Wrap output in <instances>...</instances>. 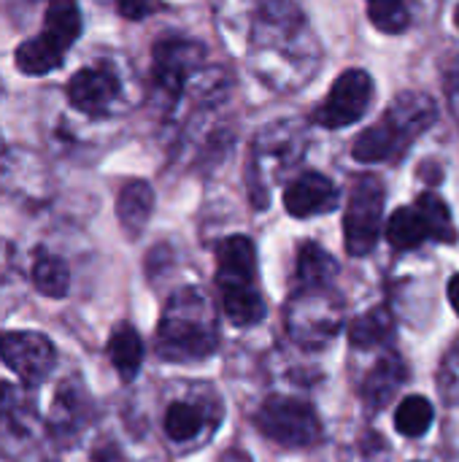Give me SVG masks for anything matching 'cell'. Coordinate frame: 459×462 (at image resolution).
Instances as JSON below:
<instances>
[{
    "label": "cell",
    "mask_w": 459,
    "mask_h": 462,
    "mask_svg": "<svg viewBox=\"0 0 459 462\" xmlns=\"http://www.w3.org/2000/svg\"><path fill=\"white\" fill-rule=\"evenodd\" d=\"M417 208L425 217V222H427V227H430L436 241H444V244H454L457 241V230H454L449 206L436 192H422L419 200H417Z\"/></svg>",
    "instance_id": "obj_22"
},
{
    "label": "cell",
    "mask_w": 459,
    "mask_h": 462,
    "mask_svg": "<svg viewBox=\"0 0 459 462\" xmlns=\"http://www.w3.org/2000/svg\"><path fill=\"white\" fill-rule=\"evenodd\" d=\"M257 276V249L246 236H230L216 246V282L225 290L252 287Z\"/></svg>",
    "instance_id": "obj_8"
},
{
    "label": "cell",
    "mask_w": 459,
    "mask_h": 462,
    "mask_svg": "<svg viewBox=\"0 0 459 462\" xmlns=\"http://www.w3.org/2000/svg\"><path fill=\"white\" fill-rule=\"evenodd\" d=\"M16 68L27 76H43L49 70H54L62 57H65V49H60L54 41H49L43 32L38 38H27L24 43H19L16 49Z\"/></svg>",
    "instance_id": "obj_15"
},
{
    "label": "cell",
    "mask_w": 459,
    "mask_h": 462,
    "mask_svg": "<svg viewBox=\"0 0 459 462\" xmlns=\"http://www.w3.org/2000/svg\"><path fill=\"white\" fill-rule=\"evenodd\" d=\"M108 357L122 376V382H133L143 363V341L133 325H119L108 338Z\"/></svg>",
    "instance_id": "obj_13"
},
{
    "label": "cell",
    "mask_w": 459,
    "mask_h": 462,
    "mask_svg": "<svg viewBox=\"0 0 459 462\" xmlns=\"http://www.w3.org/2000/svg\"><path fill=\"white\" fill-rule=\"evenodd\" d=\"M454 22H457V30H459V5H457V11H454Z\"/></svg>",
    "instance_id": "obj_29"
},
{
    "label": "cell",
    "mask_w": 459,
    "mask_h": 462,
    "mask_svg": "<svg viewBox=\"0 0 459 462\" xmlns=\"http://www.w3.org/2000/svg\"><path fill=\"white\" fill-rule=\"evenodd\" d=\"M203 428V414L189 403H173L165 414V433L170 441H192Z\"/></svg>",
    "instance_id": "obj_23"
},
{
    "label": "cell",
    "mask_w": 459,
    "mask_h": 462,
    "mask_svg": "<svg viewBox=\"0 0 459 462\" xmlns=\"http://www.w3.org/2000/svg\"><path fill=\"white\" fill-rule=\"evenodd\" d=\"M335 206H338V189H335V184L327 176L317 173V171H308V173L298 176L287 187V192H284V208L292 217H298V219L333 211Z\"/></svg>",
    "instance_id": "obj_7"
},
{
    "label": "cell",
    "mask_w": 459,
    "mask_h": 462,
    "mask_svg": "<svg viewBox=\"0 0 459 462\" xmlns=\"http://www.w3.org/2000/svg\"><path fill=\"white\" fill-rule=\"evenodd\" d=\"M368 5H409V0H368Z\"/></svg>",
    "instance_id": "obj_27"
},
{
    "label": "cell",
    "mask_w": 459,
    "mask_h": 462,
    "mask_svg": "<svg viewBox=\"0 0 459 462\" xmlns=\"http://www.w3.org/2000/svg\"><path fill=\"white\" fill-rule=\"evenodd\" d=\"M116 8L127 19H143L154 11V0H116Z\"/></svg>",
    "instance_id": "obj_24"
},
{
    "label": "cell",
    "mask_w": 459,
    "mask_h": 462,
    "mask_svg": "<svg viewBox=\"0 0 459 462\" xmlns=\"http://www.w3.org/2000/svg\"><path fill=\"white\" fill-rule=\"evenodd\" d=\"M154 211V192L146 181H127L116 198V217L119 225L124 227V233L130 238L141 236V230L146 227L149 217Z\"/></svg>",
    "instance_id": "obj_11"
},
{
    "label": "cell",
    "mask_w": 459,
    "mask_h": 462,
    "mask_svg": "<svg viewBox=\"0 0 459 462\" xmlns=\"http://www.w3.org/2000/svg\"><path fill=\"white\" fill-rule=\"evenodd\" d=\"M406 382V365L392 355L387 360H381L365 379V387H363V395L368 401L371 409H381L395 393L398 387Z\"/></svg>",
    "instance_id": "obj_16"
},
{
    "label": "cell",
    "mask_w": 459,
    "mask_h": 462,
    "mask_svg": "<svg viewBox=\"0 0 459 462\" xmlns=\"http://www.w3.org/2000/svg\"><path fill=\"white\" fill-rule=\"evenodd\" d=\"M335 276V260L317 244H303L298 252V279L311 287H325Z\"/></svg>",
    "instance_id": "obj_19"
},
{
    "label": "cell",
    "mask_w": 459,
    "mask_h": 462,
    "mask_svg": "<svg viewBox=\"0 0 459 462\" xmlns=\"http://www.w3.org/2000/svg\"><path fill=\"white\" fill-rule=\"evenodd\" d=\"M203 46L189 38H168L154 46V81L170 97H176L187 81V76L200 65Z\"/></svg>",
    "instance_id": "obj_6"
},
{
    "label": "cell",
    "mask_w": 459,
    "mask_h": 462,
    "mask_svg": "<svg viewBox=\"0 0 459 462\" xmlns=\"http://www.w3.org/2000/svg\"><path fill=\"white\" fill-rule=\"evenodd\" d=\"M0 360L24 382V384H41L54 363H57V352L51 346V341L41 333H30V330H16V333H5L0 336Z\"/></svg>",
    "instance_id": "obj_5"
},
{
    "label": "cell",
    "mask_w": 459,
    "mask_h": 462,
    "mask_svg": "<svg viewBox=\"0 0 459 462\" xmlns=\"http://www.w3.org/2000/svg\"><path fill=\"white\" fill-rule=\"evenodd\" d=\"M409 143L403 141V135L398 133V127L392 125V119L384 114L376 125H371L368 130H363L352 146V154L357 162H384L392 160L395 154H400Z\"/></svg>",
    "instance_id": "obj_10"
},
{
    "label": "cell",
    "mask_w": 459,
    "mask_h": 462,
    "mask_svg": "<svg viewBox=\"0 0 459 462\" xmlns=\"http://www.w3.org/2000/svg\"><path fill=\"white\" fill-rule=\"evenodd\" d=\"M371 103H373V79L365 70L352 68L335 79L330 95L322 100L314 119L327 130H341L360 122L368 114Z\"/></svg>",
    "instance_id": "obj_4"
},
{
    "label": "cell",
    "mask_w": 459,
    "mask_h": 462,
    "mask_svg": "<svg viewBox=\"0 0 459 462\" xmlns=\"http://www.w3.org/2000/svg\"><path fill=\"white\" fill-rule=\"evenodd\" d=\"M219 462H249L246 455H238V452H230V455H225Z\"/></svg>",
    "instance_id": "obj_28"
},
{
    "label": "cell",
    "mask_w": 459,
    "mask_h": 462,
    "mask_svg": "<svg viewBox=\"0 0 459 462\" xmlns=\"http://www.w3.org/2000/svg\"><path fill=\"white\" fill-rule=\"evenodd\" d=\"M216 349V330L208 303L197 292L179 295L157 330V352L170 363H195Z\"/></svg>",
    "instance_id": "obj_1"
},
{
    "label": "cell",
    "mask_w": 459,
    "mask_h": 462,
    "mask_svg": "<svg viewBox=\"0 0 459 462\" xmlns=\"http://www.w3.org/2000/svg\"><path fill=\"white\" fill-rule=\"evenodd\" d=\"M392 330H395V319L387 309H371L365 311L363 317H357L352 325H349V341L352 346L357 349H373V346H381L392 338Z\"/></svg>",
    "instance_id": "obj_17"
},
{
    "label": "cell",
    "mask_w": 459,
    "mask_h": 462,
    "mask_svg": "<svg viewBox=\"0 0 459 462\" xmlns=\"http://www.w3.org/2000/svg\"><path fill=\"white\" fill-rule=\"evenodd\" d=\"M384 217V187L376 176H363L354 181L346 217H344V241L352 257H365L373 252Z\"/></svg>",
    "instance_id": "obj_2"
},
{
    "label": "cell",
    "mask_w": 459,
    "mask_h": 462,
    "mask_svg": "<svg viewBox=\"0 0 459 462\" xmlns=\"http://www.w3.org/2000/svg\"><path fill=\"white\" fill-rule=\"evenodd\" d=\"M81 32V11L76 0H49L46 19H43V35L54 41L60 49H70V43Z\"/></svg>",
    "instance_id": "obj_14"
},
{
    "label": "cell",
    "mask_w": 459,
    "mask_h": 462,
    "mask_svg": "<svg viewBox=\"0 0 459 462\" xmlns=\"http://www.w3.org/2000/svg\"><path fill=\"white\" fill-rule=\"evenodd\" d=\"M254 422L265 439L284 447H311L322 436L317 411L298 398H268Z\"/></svg>",
    "instance_id": "obj_3"
},
{
    "label": "cell",
    "mask_w": 459,
    "mask_h": 462,
    "mask_svg": "<svg viewBox=\"0 0 459 462\" xmlns=\"http://www.w3.org/2000/svg\"><path fill=\"white\" fill-rule=\"evenodd\" d=\"M119 87L111 70L106 68H84L68 84L70 103L84 114H100L116 97Z\"/></svg>",
    "instance_id": "obj_9"
},
{
    "label": "cell",
    "mask_w": 459,
    "mask_h": 462,
    "mask_svg": "<svg viewBox=\"0 0 459 462\" xmlns=\"http://www.w3.org/2000/svg\"><path fill=\"white\" fill-rule=\"evenodd\" d=\"M449 100H452V111H454V116H457L459 122V79L449 84Z\"/></svg>",
    "instance_id": "obj_26"
},
{
    "label": "cell",
    "mask_w": 459,
    "mask_h": 462,
    "mask_svg": "<svg viewBox=\"0 0 459 462\" xmlns=\"http://www.w3.org/2000/svg\"><path fill=\"white\" fill-rule=\"evenodd\" d=\"M384 236L398 252H411V249L422 246L427 238H433V233H430V227H427V222H425V217L419 214L417 206L398 208L390 217V222L384 227Z\"/></svg>",
    "instance_id": "obj_12"
},
{
    "label": "cell",
    "mask_w": 459,
    "mask_h": 462,
    "mask_svg": "<svg viewBox=\"0 0 459 462\" xmlns=\"http://www.w3.org/2000/svg\"><path fill=\"white\" fill-rule=\"evenodd\" d=\"M32 284L46 298H65L70 287V271L60 257L41 254L32 265Z\"/></svg>",
    "instance_id": "obj_20"
},
{
    "label": "cell",
    "mask_w": 459,
    "mask_h": 462,
    "mask_svg": "<svg viewBox=\"0 0 459 462\" xmlns=\"http://www.w3.org/2000/svg\"><path fill=\"white\" fill-rule=\"evenodd\" d=\"M222 309L230 325L254 328L265 319V300L252 287H235L222 292Z\"/></svg>",
    "instance_id": "obj_18"
},
{
    "label": "cell",
    "mask_w": 459,
    "mask_h": 462,
    "mask_svg": "<svg viewBox=\"0 0 459 462\" xmlns=\"http://www.w3.org/2000/svg\"><path fill=\"white\" fill-rule=\"evenodd\" d=\"M449 303H452V309L457 311L459 317V273L452 276V282H449Z\"/></svg>",
    "instance_id": "obj_25"
},
{
    "label": "cell",
    "mask_w": 459,
    "mask_h": 462,
    "mask_svg": "<svg viewBox=\"0 0 459 462\" xmlns=\"http://www.w3.org/2000/svg\"><path fill=\"white\" fill-rule=\"evenodd\" d=\"M433 417H436L433 403L425 395H411V398H406L398 406V411H395V428L406 439H419V436H425L430 430Z\"/></svg>",
    "instance_id": "obj_21"
}]
</instances>
